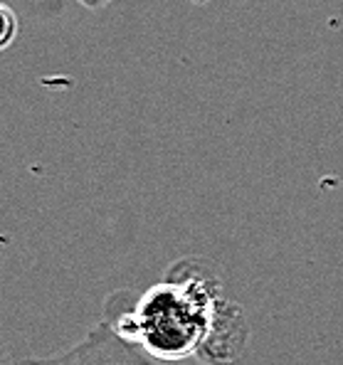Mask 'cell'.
Instances as JSON below:
<instances>
[{"label":"cell","mask_w":343,"mask_h":365,"mask_svg":"<svg viewBox=\"0 0 343 365\" xmlns=\"http://www.w3.org/2000/svg\"><path fill=\"white\" fill-rule=\"evenodd\" d=\"M106 324L160 363L195 356L205 365H232L250 334L242 309L225 299L213 267L193 259L173 264L131 309Z\"/></svg>","instance_id":"cell-1"},{"label":"cell","mask_w":343,"mask_h":365,"mask_svg":"<svg viewBox=\"0 0 343 365\" xmlns=\"http://www.w3.org/2000/svg\"><path fill=\"white\" fill-rule=\"evenodd\" d=\"M18 365H160V361H153L101 321L67 351L45 358H25Z\"/></svg>","instance_id":"cell-2"},{"label":"cell","mask_w":343,"mask_h":365,"mask_svg":"<svg viewBox=\"0 0 343 365\" xmlns=\"http://www.w3.org/2000/svg\"><path fill=\"white\" fill-rule=\"evenodd\" d=\"M18 30H20V25H18L15 10L10 8L8 3H0V52L13 45L15 37H18Z\"/></svg>","instance_id":"cell-3"},{"label":"cell","mask_w":343,"mask_h":365,"mask_svg":"<svg viewBox=\"0 0 343 365\" xmlns=\"http://www.w3.org/2000/svg\"><path fill=\"white\" fill-rule=\"evenodd\" d=\"M79 5H84L87 10H101V8H106V5L111 3V0H77Z\"/></svg>","instance_id":"cell-4"},{"label":"cell","mask_w":343,"mask_h":365,"mask_svg":"<svg viewBox=\"0 0 343 365\" xmlns=\"http://www.w3.org/2000/svg\"><path fill=\"white\" fill-rule=\"evenodd\" d=\"M0 365H18V361H15L8 351H3V348H0Z\"/></svg>","instance_id":"cell-5"},{"label":"cell","mask_w":343,"mask_h":365,"mask_svg":"<svg viewBox=\"0 0 343 365\" xmlns=\"http://www.w3.org/2000/svg\"><path fill=\"white\" fill-rule=\"evenodd\" d=\"M213 0H193V5H198V8H205V5H210Z\"/></svg>","instance_id":"cell-6"}]
</instances>
